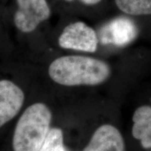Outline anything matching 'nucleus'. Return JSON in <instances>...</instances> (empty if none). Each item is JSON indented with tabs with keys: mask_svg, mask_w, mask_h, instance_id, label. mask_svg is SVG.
Wrapping results in <instances>:
<instances>
[{
	"mask_svg": "<svg viewBox=\"0 0 151 151\" xmlns=\"http://www.w3.org/2000/svg\"><path fill=\"white\" fill-rule=\"evenodd\" d=\"M24 94L12 81H0V127L12 120L23 105Z\"/></svg>",
	"mask_w": 151,
	"mask_h": 151,
	"instance_id": "obj_5",
	"label": "nucleus"
},
{
	"mask_svg": "<svg viewBox=\"0 0 151 151\" xmlns=\"http://www.w3.org/2000/svg\"><path fill=\"white\" fill-rule=\"evenodd\" d=\"M83 151H125V146L120 131L106 124L96 129Z\"/></svg>",
	"mask_w": 151,
	"mask_h": 151,
	"instance_id": "obj_7",
	"label": "nucleus"
},
{
	"mask_svg": "<svg viewBox=\"0 0 151 151\" xmlns=\"http://www.w3.org/2000/svg\"><path fill=\"white\" fill-rule=\"evenodd\" d=\"M82 4L86 6H94L101 2L102 0H78Z\"/></svg>",
	"mask_w": 151,
	"mask_h": 151,
	"instance_id": "obj_11",
	"label": "nucleus"
},
{
	"mask_svg": "<svg viewBox=\"0 0 151 151\" xmlns=\"http://www.w3.org/2000/svg\"><path fill=\"white\" fill-rule=\"evenodd\" d=\"M98 43L97 32L83 21H76L68 24L58 38L60 47L77 51L94 52Z\"/></svg>",
	"mask_w": 151,
	"mask_h": 151,
	"instance_id": "obj_4",
	"label": "nucleus"
},
{
	"mask_svg": "<svg viewBox=\"0 0 151 151\" xmlns=\"http://www.w3.org/2000/svg\"><path fill=\"white\" fill-rule=\"evenodd\" d=\"M63 132L58 127L51 128L39 151H66Z\"/></svg>",
	"mask_w": 151,
	"mask_h": 151,
	"instance_id": "obj_10",
	"label": "nucleus"
},
{
	"mask_svg": "<svg viewBox=\"0 0 151 151\" xmlns=\"http://www.w3.org/2000/svg\"><path fill=\"white\" fill-rule=\"evenodd\" d=\"M111 72L106 62L82 55L60 57L48 68L50 78L65 86H97L105 82Z\"/></svg>",
	"mask_w": 151,
	"mask_h": 151,
	"instance_id": "obj_1",
	"label": "nucleus"
},
{
	"mask_svg": "<svg viewBox=\"0 0 151 151\" xmlns=\"http://www.w3.org/2000/svg\"><path fill=\"white\" fill-rule=\"evenodd\" d=\"M132 134L141 146L151 149V106L143 105L136 109L132 117Z\"/></svg>",
	"mask_w": 151,
	"mask_h": 151,
	"instance_id": "obj_8",
	"label": "nucleus"
},
{
	"mask_svg": "<svg viewBox=\"0 0 151 151\" xmlns=\"http://www.w3.org/2000/svg\"><path fill=\"white\" fill-rule=\"evenodd\" d=\"M116 6L129 16L151 15V0H114Z\"/></svg>",
	"mask_w": 151,
	"mask_h": 151,
	"instance_id": "obj_9",
	"label": "nucleus"
},
{
	"mask_svg": "<svg viewBox=\"0 0 151 151\" xmlns=\"http://www.w3.org/2000/svg\"><path fill=\"white\" fill-rule=\"evenodd\" d=\"M137 27L131 19L118 18L113 20L102 29L101 39L103 43H111L117 46H125L137 35Z\"/></svg>",
	"mask_w": 151,
	"mask_h": 151,
	"instance_id": "obj_6",
	"label": "nucleus"
},
{
	"mask_svg": "<svg viewBox=\"0 0 151 151\" xmlns=\"http://www.w3.org/2000/svg\"><path fill=\"white\" fill-rule=\"evenodd\" d=\"M14 22L22 33H31L51 16L47 0H16Z\"/></svg>",
	"mask_w": 151,
	"mask_h": 151,
	"instance_id": "obj_3",
	"label": "nucleus"
},
{
	"mask_svg": "<svg viewBox=\"0 0 151 151\" xmlns=\"http://www.w3.org/2000/svg\"><path fill=\"white\" fill-rule=\"evenodd\" d=\"M65 1H67V2H69V3H71V2H73V1H75L76 0H64Z\"/></svg>",
	"mask_w": 151,
	"mask_h": 151,
	"instance_id": "obj_12",
	"label": "nucleus"
},
{
	"mask_svg": "<svg viewBox=\"0 0 151 151\" xmlns=\"http://www.w3.org/2000/svg\"><path fill=\"white\" fill-rule=\"evenodd\" d=\"M52 113L43 103L29 106L17 122L13 137L14 151H39L50 131Z\"/></svg>",
	"mask_w": 151,
	"mask_h": 151,
	"instance_id": "obj_2",
	"label": "nucleus"
}]
</instances>
